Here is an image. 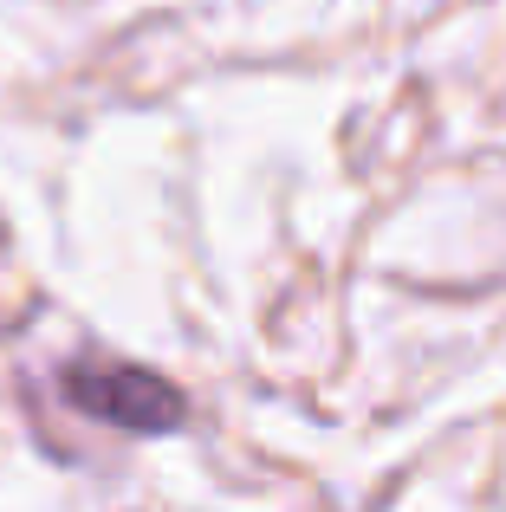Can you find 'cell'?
<instances>
[{"label":"cell","instance_id":"6da1fadb","mask_svg":"<svg viewBox=\"0 0 506 512\" xmlns=\"http://www.w3.org/2000/svg\"><path fill=\"white\" fill-rule=\"evenodd\" d=\"M65 402L111 428H130V435H169L182 428L189 402H182L176 383H163L156 370H130V363H72L59 376Z\"/></svg>","mask_w":506,"mask_h":512}]
</instances>
